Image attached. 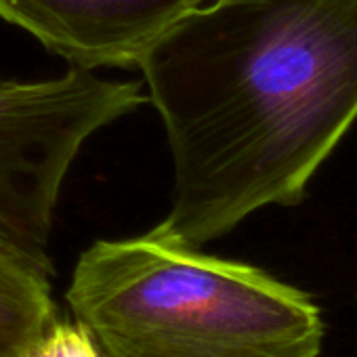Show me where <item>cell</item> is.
Wrapping results in <instances>:
<instances>
[{"mask_svg":"<svg viewBox=\"0 0 357 357\" xmlns=\"http://www.w3.org/2000/svg\"><path fill=\"white\" fill-rule=\"evenodd\" d=\"M172 155L149 234L202 248L294 206L357 120V0H204L139 57Z\"/></svg>","mask_w":357,"mask_h":357,"instance_id":"1","label":"cell"},{"mask_svg":"<svg viewBox=\"0 0 357 357\" xmlns=\"http://www.w3.org/2000/svg\"><path fill=\"white\" fill-rule=\"evenodd\" d=\"M66 301L101 357H319L326 334L301 288L149 231L86 248Z\"/></svg>","mask_w":357,"mask_h":357,"instance_id":"2","label":"cell"},{"mask_svg":"<svg viewBox=\"0 0 357 357\" xmlns=\"http://www.w3.org/2000/svg\"><path fill=\"white\" fill-rule=\"evenodd\" d=\"M141 103L139 82L82 68L40 82L0 78V255L51 280L53 217L72 162L93 132Z\"/></svg>","mask_w":357,"mask_h":357,"instance_id":"3","label":"cell"},{"mask_svg":"<svg viewBox=\"0 0 357 357\" xmlns=\"http://www.w3.org/2000/svg\"><path fill=\"white\" fill-rule=\"evenodd\" d=\"M198 0H0V20L32 34L72 68H135Z\"/></svg>","mask_w":357,"mask_h":357,"instance_id":"4","label":"cell"},{"mask_svg":"<svg viewBox=\"0 0 357 357\" xmlns=\"http://www.w3.org/2000/svg\"><path fill=\"white\" fill-rule=\"evenodd\" d=\"M55 321L51 280L0 255V357H26Z\"/></svg>","mask_w":357,"mask_h":357,"instance_id":"5","label":"cell"},{"mask_svg":"<svg viewBox=\"0 0 357 357\" xmlns=\"http://www.w3.org/2000/svg\"><path fill=\"white\" fill-rule=\"evenodd\" d=\"M26 357H101L95 342L76 321L57 319L26 353Z\"/></svg>","mask_w":357,"mask_h":357,"instance_id":"6","label":"cell"},{"mask_svg":"<svg viewBox=\"0 0 357 357\" xmlns=\"http://www.w3.org/2000/svg\"><path fill=\"white\" fill-rule=\"evenodd\" d=\"M198 3H204V0H198Z\"/></svg>","mask_w":357,"mask_h":357,"instance_id":"7","label":"cell"}]
</instances>
